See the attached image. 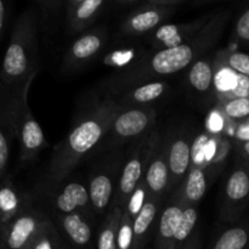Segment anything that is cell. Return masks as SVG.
<instances>
[{
  "mask_svg": "<svg viewBox=\"0 0 249 249\" xmlns=\"http://www.w3.org/2000/svg\"><path fill=\"white\" fill-rule=\"evenodd\" d=\"M229 10L216 12L211 21L186 43L170 49L150 51L138 63L117 71L106 80V89L112 96H119L140 85L157 82L160 78L177 74L191 67L216 44L228 23Z\"/></svg>",
  "mask_w": 249,
  "mask_h": 249,
  "instance_id": "obj_1",
  "label": "cell"
},
{
  "mask_svg": "<svg viewBox=\"0 0 249 249\" xmlns=\"http://www.w3.org/2000/svg\"><path fill=\"white\" fill-rule=\"evenodd\" d=\"M125 107L108 95L88 107L77 119L67 135L53 147L48 175L53 182H62L77 165L107 138L116 117Z\"/></svg>",
  "mask_w": 249,
  "mask_h": 249,
  "instance_id": "obj_2",
  "label": "cell"
},
{
  "mask_svg": "<svg viewBox=\"0 0 249 249\" xmlns=\"http://www.w3.org/2000/svg\"><path fill=\"white\" fill-rule=\"evenodd\" d=\"M39 14L31 5L17 17L0 67V82L15 92L32 84L39 65Z\"/></svg>",
  "mask_w": 249,
  "mask_h": 249,
  "instance_id": "obj_3",
  "label": "cell"
},
{
  "mask_svg": "<svg viewBox=\"0 0 249 249\" xmlns=\"http://www.w3.org/2000/svg\"><path fill=\"white\" fill-rule=\"evenodd\" d=\"M162 139L160 131L155 129L147 136H143L133 142L122 167L113 206L125 209L131 195L145 178L148 162Z\"/></svg>",
  "mask_w": 249,
  "mask_h": 249,
  "instance_id": "obj_4",
  "label": "cell"
},
{
  "mask_svg": "<svg viewBox=\"0 0 249 249\" xmlns=\"http://www.w3.org/2000/svg\"><path fill=\"white\" fill-rule=\"evenodd\" d=\"M125 156L116 148L107 158L95 164L88 177V192L92 212L97 214L108 213L113 206L118 187L122 167Z\"/></svg>",
  "mask_w": 249,
  "mask_h": 249,
  "instance_id": "obj_5",
  "label": "cell"
},
{
  "mask_svg": "<svg viewBox=\"0 0 249 249\" xmlns=\"http://www.w3.org/2000/svg\"><path fill=\"white\" fill-rule=\"evenodd\" d=\"M157 111L153 106L126 107L114 119L107 138L108 146L119 148L133 143L155 130Z\"/></svg>",
  "mask_w": 249,
  "mask_h": 249,
  "instance_id": "obj_6",
  "label": "cell"
},
{
  "mask_svg": "<svg viewBox=\"0 0 249 249\" xmlns=\"http://www.w3.org/2000/svg\"><path fill=\"white\" fill-rule=\"evenodd\" d=\"M31 85H27L22 91L16 117V139L18 140L21 163L33 162L49 146L40 124L29 108L28 91Z\"/></svg>",
  "mask_w": 249,
  "mask_h": 249,
  "instance_id": "obj_7",
  "label": "cell"
},
{
  "mask_svg": "<svg viewBox=\"0 0 249 249\" xmlns=\"http://www.w3.org/2000/svg\"><path fill=\"white\" fill-rule=\"evenodd\" d=\"M109 39V28L97 26L78 36L63 53L61 72L63 74L75 73L100 55Z\"/></svg>",
  "mask_w": 249,
  "mask_h": 249,
  "instance_id": "obj_8",
  "label": "cell"
},
{
  "mask_svg": "<svg viewBox=\"0 0 249 249\" xmlns=\"http://www.w3.org/2000/svg\"><path fill=\"white\" fill-rule=\"evenodd\" d=\"M177 11V7L158 5L155 0L143 1L140 7L131 11L121 23L118 36H139L156 31Z\"/></svg>",
  "mask_w": 249,
  "mask_h": 249,
  "instance_id": "obj_9",
  "label": "cell"
},
{
  "mask_svg": "<svg viewBox=\"0 0 249 249\" xmlns=\"http://www.w3.org/2000/svg\"><path fill=\"white\" fill-rule=\"evenodd\" d=\"M21 94L7 89L0 82V181L6 177L11 146L16 139V117Z\"/></svg>",
  "mask_w": 249,
  "mask_h": 249,
  "instance_id": "obj_10",
  "label": "cell"
},
{
  "mask_svg": "<svg viewBox=\"0 0 249 249\" xmlns=\"http://www.w3.org/2000/svg\"><path fill=\"white\" fill-rule=\"evenodd\" d=\"M231 142L225 135L213 133H202L195 138L192 143L191 165L207 170L209 178L214 174L215 168H220L228 158Z\"/></svg>",
  "mask_w": 249,
  "mask_h": 249,
  "instance_id": "obj_11",
  "label": "cell"
},
{
  "mask_svg": "<svg viewBox=\"0 0 249 249\" xmlns=\"http://www.w3.org/2000/svg\"><path fill=\"white\" fill-rule=\"evenodd\" d=\"M48 216L33 207L26 209L1 230L6 249H28Z\"/></svg>",
  "mask_w": 249,
  "mask_h": 249,
  "instance_id": "obj_12",
  "label": "cell"
},
{
  "mask_svg": "<svg viewBox=\"0 0 249 249\" xmlns=\"http://www.w3.org/2000/svg\"><path fill=\"white\" fill-rule=\"evenodd\" d=\"M214 14H204L203 16L185 22V23H164L156 31L146 36V41L155 50L170 49L186 43L187 40L196 36L213 17Z\"/></svg>",
  "mask_w": 249,
  "mask_h": 249,
  "instance_id": "obj_13",
  "label": "cell"
},
{
  "mask_svg": "<svg viewBox=\"0 0 249 249\" xmlns=\"http://www.w3.org/2000/svg\"><path fill=\"white\" fill-rule=\"evenodd\" d=\"M196 136L189 130L168 139V167H169V192L177 191L191 167L192 143Z\"/></svg>",
  "mask_w": 249,
  "mask_h": 249,
  "instance_id": "obj_14",
  "label": "cell"
},
{
  "mask_svg": "<svg viewBox=\"0 0 249 249\" xmlns=\"http://www.w3.org/2000/svg\"><path fill=\"white\" fill-rule=\"evenodd\" d=\"M249 199V168L240 165L233 169L224 189V208L221 215L233 220L246 207Z\"/></svg>",
  "mask_w": 249,
  "mask_h": 249,
  "instance_id": "obj_15",
  "label": "cell"
},
{
  "mask_svg": "<svg viewBox=\"0 0 249 249\" xmlns=\"http://www.w3.org/2000/svg\"><path fill=\"white\" fill-rule=\"evenodd\" d=\"M111 2L105 0H70L66 2V28L71 36L87 32Z\"/></svg>",
  "mask_w": 249,
  "mask_h": 249,
  "instance_id": "obj_16",
  "label": "cell"
},
{
  "mask_svg": "<svg viewBox=\"0 0 249 249\" xmlns=\"http://www.w3.org/2000/svg\"><path fill=\"white\" fill-rule=\"evenodd\" d=\"M145 184L148 195L160 197L169 192V167H168V139H162L153 152L146 169Z\"/></svg>",
  "mask_w": 249,
  "mask_h": 249,
  "instance_id": "obj_17",
  "label": "cell"
},
{
  "mask_svg": "<svg viewBox=\"0 0 249 249\" xmlns=\"http://www.w3.org/2000/svg\"><path fill=\"white\" fill-rule=\"evenodd\" d=\"M32 207L28 195L22 194L9 177L0 181V231L18 214Z\"/></svg>",
  "mask_w": 249,
  "mask_h": 249,
  "instance_id": "obj_18",
  "label": "cell"
},
{
  "mask_svg": "<svg viewBox=\"0 0 249 249\" xmlns=\"http://www.w3.org/2000/svg\"><path fill=\"white\" fill-rule=\"evenodd\" d=\"M53 203L60 215L92 211L88 187L78 181L68 182L60 191L56 192Z\"/></svg>",
  "mask_w": 249,
  "mask_h": 249,
  "instance_id": "obj_19",
  "label": "cell"
},
{
  "mask_svg": "<svg viewBox=\"0 0 249 249\" xmlns=\"http://www.w3.org/2000/svg\"><path fill=\"white\" fill-rule=\"evenodd\" d=\"M186 204L174 197L172 203L163 208L156 226L155 249H174L177 228L181 220L182 212Z\"/></svg>",
  "mask_w": 249,
  "mask_h": 249,
  "instance_id": "obj_20",
  "label": "cell"
},
{
  "mask_svg": "<svg viewBox=\"0 0 249 249\" xmlns=\"http://www.w3.org/2000/svg\"><path fill=\"white\" fill-rule=\"evenodd\" d=\"M160 197L150 196L141 208L140 213L134 219L133 224V248L143 249L151 237L153 228L156 229L160 219Z\"/></svg>",
  "mask_w": 249,
  "mask_h": 249,
  "instance_id": "obj_21",
  "label": "cell"
},
{
  "mask_svg": "<svg viewBox=\"0 0 249 249\" xmlns=\"http://www.w3.org/2000/svg\"><path fill=\"white\" fill-rule=\"evenodd\" d=\"M58 225L66 237L78 249H92V229L85 213L58 216Z\"/></svg>",
  "mask_w": 249,
  "mask_h": 249,
  "instance_id": "obj_22",
  "label": "cell"
},
{
  "mask_svg": "<svg viewBox=\"0 0 249 249\" xmlns=\"http://www.w3.org/2000/svg\"><path fill=\"white\" fill-rule=\"evenodd\" d=\"M209 179L211 178L207 170L191 165L182 184L174 192V197L179 198L185 204H198L206 195Z\"/></svg>",
  "mask_w": 249,
  "mask_h": 249,
  "instance_id": "obj_23",
  "label": "cell"
},
{
  "mask_svg": "<svg viewBox=\"0 0 249 249\" xmlns=\"http://www.w3.org/2000/svg\"><path fill=\"white\" fill-rule=\"evenodd\" d=\"M169 89V85L163 80L151 82L140 85L133 90L124 92L119 96H114L124 107L150 106L151 102L160 99Z\"/></svg>",
  "mask_w": 249,
  "mask_h": 249,
  "instance_id": "obj_24",
  "label": "cell"
},
{
  "mask_svg": "<svg viewBox=\"0 0 249 249\" xmlns=\"http://www.w3.org/2000/svg\"><path fill=\"white\" fill-rule=\"evenodd\" d=\"M187 80L198 95H208L214 90V60L202 57L190 67Z\"/></svg>",
  "mask_w": 249,
  "mask_h": 249,
  "instance_id": "obj_25",
  "label": "cell"
},
{
  "mask_svg": "<svg viewBox=\"0 0 249 249\" xmlns=\"http://www.w3.org/2000/svg\"><path fill=\"white\" fill-rule=\"evenodd\" d=\"M146 53L147 51L140 46H123V48L114 49L102 56V63L106 67L116 68L118 71L126 70L138 63Z\"/></svg>",
  "mask_w": 249,
  "mask_h": 249,
  "instance_id": "obj_26",
  "label": "cell"
},
{
  "mask_svg": "<svg viewBox=\"0 0 249 249\" xmlns=\"http://www.w3.org/2000/svg\"><path fill=\"white\" fill-rule=\"evenodd\" d=\"M123 209L113 206L107 213L106 219L99 231L96 249H117V237Z\"/></svg>",
  "mask_w": 249,
  "mask_h": 249,
  "instance_id": "obj_27",
  "label": "cell"
},
{
  "mask_svg": "<svg viewBox=\"0 0 249 249\" xmlns=\"http://www.w3.org/2000/svg\"><path fill=\"white\" fill-rule=\"evenodd\" d=\"M198 219V204H186L182 212L181 220L177 228L174 238V249H181L191 238Z\"/></svg>",
  "mask_w": 249,
  "mask_h": 249,
  "instance_id": "obj_28",
  "label": "cell"
},
{
  "mask_svg": "<svg viewBox=\"0 0 249 249\" xmlns=\"http://www.w3.org/2000/svg\"><path fill=\"white\" fill-rule=\"evenodd\" d=\"M249 245V228L246 225H237L224 231L213 249H246Z\"/></svg>",
  "mask_w": 249,
  "mask_h": 249,
  "instance_id": "obj_29",
  "label": "cell"
},
{
  "mask_svg": "<svg viewBox=\"0 0 249 249\" xmlns=\"http://www.w3.org/2000/svg\"><path fill=\"white\" fill-rule=\"evenodd\" d=\"M214 60L237 74L249 78V55L240 51L225 49L215 53Z\"/></svg>",
  "mask_w": 249,
  "mask_h": 249,
  "instance_id": "obj_30",
  "label": "cell"
},
{
  "mask_svg": "<svg viewBox=\"0 0 249 249\" xmlns=\"http://www.w3.org/2000/svg\"><path fill=\"white\" fill-rule=\"evenodd\" d=\"M63 246L55 224L48 219L32 241L28 249H61Z\"/></svg>",
  "mask_w": 249,
  "mask_h": 249,
  "instance_id": "obj_31",
  "label": "cell"
},
{
  "mask_svg": "<svg viewBox=\"0 0 249 249\" xmlns=\"http://www.w3.org/2000/svg\"><path fill=\"white\" fill-rule=\"evenodd\" d=\"M220 109L225 118L230 121H247L249 119V97H238V99L226 100L219 102Z\"/></svg>",
  "mask_w": 249,
  "mask_h": 249,
  "instance_id": "obj_32",
  "label": "cell"
},
{
  "mask_svg": "<svg viewBox=\"0 0 249 249\" xmlns=\"http://www.w3.org/2000/svg\"><path fill=\"white\" fill-rule=\"evenodd\" d=\"M133 224L130 214L123 211L118 228V237H117V249H131L133 248Z\"/></svg>",
  "mask_w": 249,
  "mask_h": 249,
  "instance_id": "obj_33",
  "label": "cell"
},
{
  "mask_svg": "<svg viewBox=\"0 0 249 249\" xmlns=\"http://www.w3.org/2000/svg\"><path fill=\"white\" fill-rule=\"evenodd\" d=\"M150 197V195H148V190H147V186H146L145 184V180L142 179V181L139 184V186L136 187V190L134 191V194L131 195L130 199H129L128 204H126L125 209H123V211H126L129 214H130L131 219H135L136 215H138L139 213H140L141 208H142V206L145 204V202L147 201V198Z\"/></svg>",
  "mask_w": 249,
  "mask_h": 249,
  "instance_id": "obj_34",
  "label": "cell"
},
{
  "mask_svg": "<svg viewBox=\"0 0 249 249\" xmlns=\"http://www.w3.org/2000/svg\"><path fill=\"white\" fill-rule=\"evenodd\" d=\"M233 36L238 43L249 44V7L240 15L236 21Z\"/></svg>",
  "mask_w": 249,
  "mask_h": 249,
  "instance_id": "obj_35",
  "label": "cell"
},
{
  "mask_svg": "<svg viewBox=\"0 0 249 249\" xmlns=\"http://www.w3.org/2000/svg\"><path fill=\"white\" fill-rule=\"evenodd\" d=\"M238 97H249V78L241 74H238L237 84H236V87L233 88L232 91H231L230 94L223 100V101H226V100H231V99H238Z\"/></svg>",
  "mask_w": 249,
  "mask_h": 249,
  "instance_id": "obj_36",
  "label": "cell"
},
{
  "mask_svg": "<svg viewBox=\"0 0 249 249\" xmlns=\"http://www.w3.org/2000/svg\"><path fill=\"white\" fill-rule=\"evenodd\" d=\"M224 118H225V117L221 114V112L219 111V109L213 112V114L208 118L209 133L220 134V131L224 129Z\"/></svg>",
  "mask_w": 249,
  "mask_h": 249,
  "instance_id": "obj_37",
  "label": "cell"
},
{
  "mask_svg": "<svg viewBox=\"0 0 249 249\" xmlns=\"http://www.w3.org/2000/svg\"><path fill=\"white\" fill-rule=\"evenodd\" d=\"M235 138L238 142L249 141V119L243 121L242 123L238 124V126L235 130Z\"/></svg>",
  "mask_w": 249,
  "mask_h": 249,
  "instance_id": "obj_38",
  "label": "cell"
},
{
  "mask_svg": "<svg viewBox=\"0 0 249 249\" xmlns=\"http://www.w3.org/2000/svg\"><path fill=\"white\" fill-rule=\"evenodd\" d=\"M143 1L141 0H118V1H113L112 4L116 5V6H119L121 9L125 10H136L138 7H140L142 5Z\"/></svg>",
  "mask_w": 249,
  "mask_h": 249,
  "instance_id": "obj_39",
  "label": "cell"
},
{
  "mask_svg": "<svg viewBox=\"0 0 249 249\" xmlns=\"http://www.w3.org/2000/svg\"><path fill=\"white\" fill-rule=\"evenodd\" d=\"M6 16H7V7L2 0H0V39H1L2 32L5 28V22H6Z\"/></svg>",
  "mask_w": 249,
  "mask_h": 249,
  "instance_id": "obj_40",
  "label": "cell"
},
{
  "mask_svg": "<svg viewBox=\"0 0 249 249\" xmlns=\"http://www.w3.org/2000/svg\"><path fill=\"white\" fill-rule=\"evenodd\" d=\"M181 249H201V241H199V236H195V237H191L184 246H182Z\"/></svg>",
  "mask_w": 249,
  "mask_h": 249,
  "instance_id": "obj_41",
  "label": "cell"
},
{
  "mask_svg": "<svg viewBox=\"0 0 249 249\" xmlns=\"http://www.w3.org/2000/svg\"><path fill=\"white\" fill-rule=\"evenodd\" d=\"M237 146L238 153H240L241 157L249 160V141H246V142H238Z\"/></svg>",
  "mask_w": 249,
  "mask_h": 249,
  "instance_id": "obj_42",
  "label": "cell"
},
{
  "mask_svg": "<svg viewBox=\"0 0 249 249\" xmlns=\"http://www.w3.org/2000/svg\"><path fill=\"white\" fill-rule=\"evenodd\" d=\"M0 249H6V248H5V245H4V240H2L1 232H0Z\"/></svg>",
  "mask_w": 249,
  "mask_h": 249,
  "instance_id": "obj_43",
  "label": "cell"
},
{
  "mask_svg": "<svg viewBox=\"0 0 249 249\" xmlns=\"http://www.w3.org/2000/svg\"><path fill=\"white\" fill-rule=\"evenodd\" d=\"M61 249H67V247H66V246H65V245H63V246H62V247H61Z\"/></svg>",
  "mask_w": 249,
  "mask_h": 249,
  "instance_id": "obj_44",
  "label": "cell"
}]
</instances>
